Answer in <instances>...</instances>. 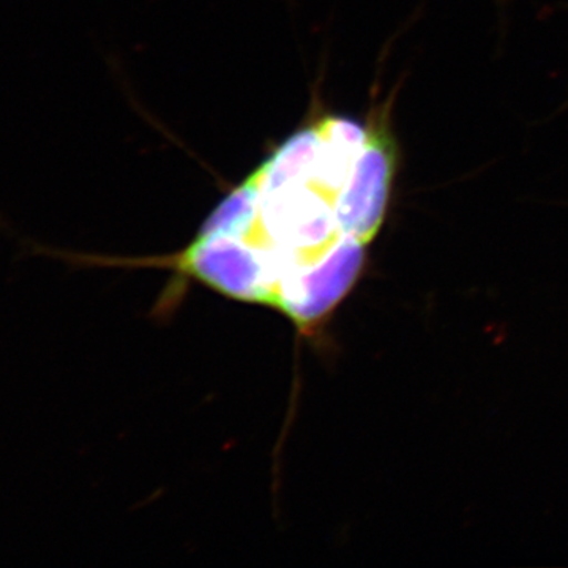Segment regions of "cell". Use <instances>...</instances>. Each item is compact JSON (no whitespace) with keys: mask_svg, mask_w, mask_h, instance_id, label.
Returning a JSON list of instances; mask_svg holds the SVG:
<instances>
[{"mask_svg":"<svg viewBox=\"0 0 568 568\" xmlns=\"http://www.w3.org/2000/svg\"><path fill=\"white\" fill-rule=\"evenodd\" d=\"M369 123L327 115L287 138L155 267L235 301L272 306L308 334L351 293L366 245L351 233L346 196Z\"/></svg>","mask_w":568,"mask_h":568,"instance_id":"obj_1","label":"cell"}]
</instances>
